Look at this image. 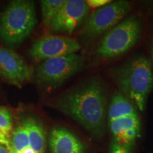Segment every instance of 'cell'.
<instances>
[{
  "label": "cell",
  "mask_w": 153,
  "mask_h": 153,
  "mask_svg": "<svg viewBox=\"0 0 153 153\" xmlns=\"http://www.w3.org/2000/svg\"><path fill=\"white\" fill-rule=\"evenodd\" d=\"M65 0H42L41 1L42 18L46 27H50Z\"/></svg>",
  "instance_id": "cell-14"
},
{
  "label": "cell",
  "mask_w": 153,
  "mask_h": 153,
  "mask_svg": "<svg viewBox=\"0 0 153 153\" xmlns=\"http://www.w3.org/2000/svg\"><path fill=\"white\" fill-rule=\"evenodd\" d=\"M0 76L21 87L31 79L32 70L18 53L11 49L0 47Z\"/></svg>",
  "instance_id": "cell-10"
},
{
  "label": "cell",
  "mask_w": 153,
  "mask_h": 153,
  "mask_svg": "<svg viewBox=\"0 0 153 153\" xmlns=\"http://www.w3.org/2000/svg\"><path fill=\"white\" fill-rule=\"evenodd\" d=\"M81 48L76 39L61 36H48L34 42L28 54L35 60H46L74 54Z\"/></svg>",
  "instance_id": "cell-8"
},
{
  "label": "cell",
  "mask_w": 153,
  "mask_h": 153,
  "mask_svg": "<svg viewBox=\"0 0 153 153\" xmlns=\"http://www.w3.org/2000/svg\"><path fill=\"white\" fill-rule=\"evenodd\" d=\"M51 153H87L88 147L79 137L64 127H55L49 137Z\"/></svg>",
  "instance_id": "cell-11"
},
{
  "label": "cell",
  "mask_w": 153,
  "mask_h": 153,
  "mask_svg": "<svg viewBox=\"0 0 153 153\" xmlns=\"http://www.w3.org/2000/svg\"><path fill=\"white\" fill-rule=\"evenodd\" d=\"M142 33V24L132 16L120 22L106 32L96 50V55L101 60H111L121 56L138 41Z\"/></svg>",
  "instance_id": "cell-5"
},
{
  "label": "cell",
  "mask_w": 153,
  "mask_h": 153,
  "mask_svg": "<svg viewBox=\"0 0 153 153\" xmlns=\"http://www.w3.org/2000/svg\"><path fill=\"white\" fill-rule=\"evenodd\" d=\"M152 60H153V48H152Z\"/></svg>",
  "instance_id": "cell-18"
},
{
  "label": "cell",
  "mask_w": 153,
  "mask_h": 153,
  "mask_svg": "<svg viewBox=\"0 0 153 153\" xmlns=\"http://www.w3.org/2000/svg\"><path fill=\"white\" fill-rule=\"evenodd\" d=\"M85 60L74 53L43 61L36 72L38 82L49 87H56L75 75L85 68Z\"/></svg>",
  "instance_id": "cell-7"
},
{
  "label": "cell",
  "mask_w": 153,
  "mask_h": 153,
  "mask_svg": "<svg viewBox=\"0 0 153 153\" xmlns=\"http://www.w3.org/2000/svg\"><path fill=\"white\" fill-rule=\"evenodd\" d=\"M111 1V0H87L86 3L89 7L97 9L108 4Z\"/></svg>",
  "instance_id": "cell-16"
},
{
  "label": "cell",
  "mask_w": 153,
  "mask_h": 153,
  "mask_svg": "<svg viewBox=\"0 0 153 153\" xmlns=\"http://www.w3.org/2000/svg\"><path fill=\"white\" fill-rule=\"evenodd\" d=\"M89 7L83 0H65L50 28L57 33L71 34L85 22Z\"/></svg>",
  "instance_id": "cell-9"
},
{
  "label": "cell",
  "mask_w": 153,
  "mask_h": 153,
  "mask_svg": "<svg viewBox=\"0 0 153 153\" xmlns=\"http://www.w3.org/2000/svg\"><path fill=\"white\" fill-rule=\"evenodd\" d=\"M113 79L119 91L136 108L143 112L153 89V72L150 61L143 56L135 57L114 68Z\"/></svg>",
  "instance_id": "cell-3"
},
{
  "label": "cell",
  "mask_w": 153,
  "mask_h": 153,
  "mask_svg": "<svg viewBox=\"0 0 153 153\" xmlns=\"http://www.w3.org/2000/svg\"><path fill=\"white\" fill-rule=\"evenodd\" d=\"M37 24L35 3L15 0L9 4L0 17V38L8 45L22 43Z\"/></svg>",
  "instance_id": "cell-4"
},
{
  "label": "cell",
  "mask_w": 153,
  "mask_h": 153,
  "mask_svg": "<svg viewBox=\"0 0 153 153\" xmlns=\"http://www.w3.org/2000/svg\"><path fill=\"white\" fill-rule=\"evenodd\" d=\"M12 126L13 118L10 111L0 106V144L4 145L9 150H10V133Z\"/></svg>",
  "instance_id": "cell-13"
},
{
  "label": "cell",
  "mask_w": 153,
  "mask_h": 153,
  "mask_svg": "<svg viewBox=\"0 0 153 153\" xmlns=\"http://www.w3.org/2000/svg\"><path fill=\"white\" fill-rule=\"evenodd\" d=\"M29 147L28 133L26 129L21 124L11 134L9 150L11 153H21Z\"/></svg>",
  "instance_id": "cell-15"
},
{
  "label": "cell",
  "mask_w": 153,
  "mask_h": 153,
  "mask_svg": "<svg viewBox=\"0 0 153 153\" xmlns=\"http://www.w3.org/2000/svg\"><path fill=\"white\" fill-rule=\"evenodd\" d=\"M55 108L80 124L94 138L104 140L107 130V91L102 81L89 78L58 97Z\"/></svg>",
  "instance_id": "cell-1"
},
{
  "label": "cell",
  "mask_w": 153,
  "mask_h": 153,
  "mask_svg": "<svg viewBox=\"0 0 153 153\" xmlns=\"http://www.w3.org/2000/svg\"><path fill=\"white\" fill-rule=\"evenodd\" d=\"M130 10V4L123 0L111 1L101 8L96 9L82 30V43H90L106 31H108L119 24Z\"/></svg>",
  "instance_id": "cell-6"
},
{
  "label": "cell",
  "mask_w": 153,
  "mask_h": 153,
  "mask_svg": "<svg viewBox=\"0 0 153 153\" xmlns=\"http://www.w3.org/2000/svg\"><path fill=\"white\" fill-rule=\"evenodd\" d=\"M22 125L26 129L29 137L30 147L36 153L46 152V132L43 123L34 117H28L22 120Z\"/></svg>",
  "instance_id": "cell-12"
},
{
  "label": "cell",
  "mask_w": 153,
  "mask_h": 153,
  "mask_svg": "<svg viewBox=\"0 0 153 153\" xmlns=\"http://www.w3.org/2000/svg\"><path fill=\"white\" fill-rule=\"evenodd\" d=\"M0 153H11L10 151L4 145L0 144Z\"/></svg>",
  "instance_id": "cell-17"
},
{
  "label": "cell",
  "mask_w": 153,
  "mask_h": 153,
  "mask_svg": "<svg viewBox=\"0 0 153 153\" xmlns=\"http://www.w3.org/2000/svg\"><path fill=\"white\" fill-rule=\"evenodd\" d=\"M107 153H135L142 136V123L134 105L120 91L111 99L107 109Z\"/></svg>",
  "instance_id": "cell-2"
}]
</instances>
